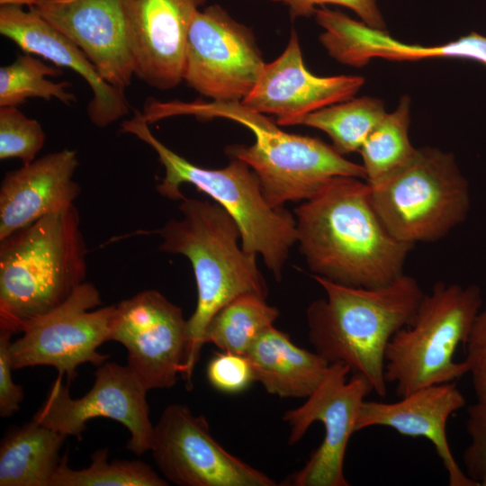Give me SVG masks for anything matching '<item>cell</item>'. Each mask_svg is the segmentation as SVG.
Listing matches in <instances>:
<instances>
[{"label":"cell","instance_id":"obj_1","mask_svg":"<svg viewBox=\"0 0 486 486\" xmlns=\"http://www.w3.org/2000/svg\"><path fill=\"white\" fill-rule=\"evenodd\" d=\"M294 217L300 250L313 275L372 288L403 274L413 245L387 230L367 182L335 176L298 206Z\"/></svg>","mask_w":486,"mask_h":486},{"label":"cell","instance_id":"obj_2","mask_svg":"<svg viewBox=\"0 0 486 486\" xmlns=\"http://www.w3.org/2000/svg\"><path fill=\"white\" fill-rule=\"evenodd\" d=\"M141 113L148 124L190 115L204 121L226 119L249 129L255 143L228 146L226 152L247 163L255 172L266 200L274 208L310 199L335 176L366 178L362 165L346 159L333 146L318 138L285 132L240 101L187 103L148 98Z\"/></svg>","mask_w":486,"mask_h":486},{"label":"cell","instance_id":"obj_3","mask_svg":"<svg viewBox=\"0 0 486 486\" xmlns=\"http://www.w3.org/2000/svg\"><path fill=\"white\" fill-rule=\"evenodd\" d=\"M326 297L306 310L308 337L315 352L329 364L341 363L364 376L384 398L385 351L393 335L409 325L424 295L407 274L379 287H353L313 275Z\"/></svg>","mask_w":486,"mask_h":486},{"label":"cell","instance_id":"obj_4","mask_svg":"<svg viewBox=\"0 0 486 486\" xmlns=\"http://www.w3.org/2000/svg\"><path fill=\"white\" fill-rule=\"evenodd\" d=\"M179 210L181 218L169 220L157 233L162 238L159 249L187 257L195 276L197 303L187 320L189 343L183 376L191 387L212 318L238 296L256 294L266 299L267 285L256 255L238 245L239 228L222 206L184 197Z\"/></svg>","mask_w":486,"mask_h":486},{"label":"cell","instance_id":"obj_5","mask_svg":"<svg viewBox=\"0 0 486 486\" xmlns=\"http://www.w3.org/2000/svg\"><path fill=\"white\" fill-rule=\"evenodd\" d=\"M86 245L75 204L0 240V330L21 333L85 282Z\"/></svg>","mask_w":486,"mask_h":486},{"label":"cell","instance_id":"obj_6","mask_svg":"<svg viewBox=\"0 0 486 486\" xmlns=\"http://www.w3.org/2000/svg\"><path fill=\"white\" fill-rule=\"evenodd\" d=\"M148 125L141 112L134 110L132 117L122 122L121 130L158 154L165 168V176L156 186L158 193L182 201L181 185L190 184L208 194L237 222L243 249L260 255L275 279L280 280L290 249L297 242L295 217L283 207L274 208L267 202L258 177L244 161L231 158L220 169L198 166L164 145Z\"/></svg>","mask_w":486,"mask_h":486},{"label":"cell","instance_id":"obj_7","mask_svg":"<svg viewBox=\"0 0 486 486\" xmlns=\"http://www.w3.org/2000/svg\"><path fill=\"white\" fill-rule=\"evenodd\" d=\"M482 304L475 284L439 282L423 295L412 321L393 335L385 351V380L400 397L468 374L465 362H455L454 356L466 342Z\"/></svg>","mask_w":486,"mask_h":486},{"label":"cell","instance_id":"obj_8","mask_svg":"<svg viewBox=\"0 0 486 486\" xmlns=\"http://www.w3.org/2000/svg\"><path fill=\"white\" fill-rule=\"evenodd\" d=\"M369 185L387 230L412 245L446 236L466 219L470 209L468 180L454 156L437 148H418L406 166Z\"/></svg>","mask_w":486,"mask_h":486},{"label":"cell","instance_id":"obj_9","mask_svg":"<svg viewBox=\"0 0 486 486\" xmlns=\"http://www.w3.org/2000/svg\"><path fill=\"white\" fill-rule=\"evenodd\" d=\"M100 304L98 289L84 282L62 304L29 321L9 346L14 370L52 366L71 382L80 364L106 362L110 356L97 349L110 340L115 304Z\"/></svg>","mask_w":486,"mask_h":486},{"label":"cell","instance_id":"obj_10","mask_svg":"<svg viewBox=\"0 0 486 486\" xmlns=\"http://www.w3.org/2000/svg\"><path fill=\"white\" fill-rule=\"evenodd\" d=\"M266 63L252 31L219 4L199 10L191 23L183 81L213 101H242Z\"/></svg>","mask_w":486,"mask_h":486},{"label":"cell","instance_id":"obj_11","mask_svg":"<svg viewBox=\"0 0 486 486\" xmlns=\"http://www.w3.org/2000/svg\"><path fill=\"white\" fill-rule=\"evenodd\" d=\"M348 366L329 364L320 386L300 407L287 410L283 419L288 423L289 445L299 442L312 423L323 424L325 435L320 446L305 465L290 478L293 486H348L344 461L348 441L356 431L359 410L372 391L367 379L354 374Z\"/></svg>","mask_w":486,"mask_h":486},{"label":"cell","instance_id":"obj_12","mask_svg":"<svg viewBox=\"0 0 486 486\" xmlns=\"http://www.w3.org/2000/svg\"><path fill=\"white\" fill-rule=\"evenodd\" d=\"M110 340L124 346L126 365L147 391L169 389L183 379L187 320L158 291L145 290L115 304Z\"/></svg>","mask_w":486,"mask_h":486},{"label":"cell","instance_id":"obj_13","mask_svg":"<svg viewBox=\"0 0 486 486\" xmlns=\"http://www.w3.org/2000/svg\"><path fill=\"white\" fill-rule=\"evenodd\" d=\"M94 382L87 393L73 399L58 375L32 419L66 436L81 440L86 422L108 418L127 428L126 448L137 455L150 451L154 426L150 421L147 390L127 365L106 361L97 366Z\"/></svg>","mask_w":486,"mask_h":486},{"label":"cell","instance_id":"obj_14","mask_svg":"<svg viewBox=\"0 0 486 486\" xmlns=\"http://www.w3.org/2000/svg\"><path fill=\"white\" fill-rule=\"evenodd\" d=\"M150 451L167 482L180 486H275L266 473L224 449L207 419L184 404L168 405L154 426Z\"/></svg>","mask_w":486,"mask_h":486},{"label":"cell","instance_id":"obj_15","mask_svg":"<svg viewBox=\"0 0 486 486\" xmlns=\"http://www.w3.org/2000/svg\"><path fill=\"white\" fill-rule=\"evenodd\" d=\"M135 76L160 91L183 81L187 36L206 0H122Z\"/></svg>","mask_w":486,"mask_h":486},{"label":"cell","instance_id":"obj_16","mask_svg":"<svg viewBox=\"0 0 486 486\" xmlns=\"http://www.w3.org/2000/svg\"><path fill=\"white\" fill-rule=\"evenodd\" d=\"M73 41L101 76L125 91L134 74L122 0H40L28 8Z\"/></svg>","mask_w":486,"mask_h":486},{"label":"cell","instance_id":"obj_17","mask_svg":"<svg viewBox=\"0 0 486 486\" xmlns=\"http://www.w3.org/2000/svg\"><path fill=\"white\" fill-rule=\"evenodd\" d=\"M364 79L360 76H318L304 65L298 35L292 29L285 50L266 63L253 90L241 103L277 120L300 117L353 98Z\"/></svg>","mask_w":486,"mask_h":486},{"label":"cell","instance_id":"obj_18","mask_svg":"<svg viewBox=\"0 0 486 486\" xmlns=\"http://www.w3.org/2000/svg\"><path fill=\"white\" fill-rule=\"evenodd\" d=\"M0 34L23 52L68 68L84 78L93 92L86 112L94 126L105 128L129 114L130 106L124 91L106 82L73 41L32 10L0 6Z\"/></svg>","mask_w":486,"mask_h":486},{"label":"cell","instance_id":"obj_19","mask_svg":"<svg viewBox=\"0 0 486 486\" xmlns=\"http://www.w3.org/2000/svg\"><path fill=\"white\" fill-rule=\"evenodd\" d=\"M398 401L364 400L356 431L374 426L388 427L410 437H424L434 446L447 472L450 486H480L460 468L446 435L451 415L466 405L455 383L446 382L420 388Z\"/></svg>","mask_w":486,"mask_h":486},{"label":"cell","instance_id":"obj_20","mask_svg":"<svg viewBox=\"0 0 486 486\" xmlns=\"http://www.w3.org/2000/svg\"><path fill=\"white\" fill-rule=\"evenodd\" d=\"M76 150L49 153L4 174L0 186V240L44 216L74 204Z\"/></svg>","mask_w":486,"mask_h":486},{"label":"cell","instance_id":"obj_21","mask_svg":"<svg viewBox=\"0 0 486 486\" xmlns=\"http://www.w3.org/2000/svg\"><path fill=\"white\" fill-rule=\"evenodd\" d=\"M256 382L281 398H308L325 378L329 363L316 352L292 343L273 326L265 330L245 355Z\"/></svg>","mask_w":486,"mask_h":486},{"label":"cell","instance_id":"obj_22","mask_svg":"<svg viewBox=\"0 0 486 486\" xmlns=\"http://www.w3.org/2000/svg\"><path fill=\"white\" fill-rule=\"evenodd\" d=\"M66 437L33 419L11 428L0 445V486H50Z\"/></svg>","mask_w":486,"mask_h":486},{"label":"cell","instance_id":"obj_23","mask_svg":"<svg viewBox=\"0 0 486 486\" xmlns=\"http://www.w3.org/2000/svg\"><path fill=\"white\" fill-rule=\"evenodd\" d=\"M386 112L377 98H351L305 115L277 120V125H303L324 131L341 155L359 151Z\"/></svg>","mask_w":486,"mask_h":486},{"label":"cell","instance_id":"obj_24","mask_svg":"<svg viewBox=\"0 0 486 486\" xmlns=\"http://www.w3.org/2000/svg\"><path fill=\"white\" fill-rule=\"evenodd\" d=\"M277 308L256 294H244L223 306L210 320L204 344L220 351L246 355L257 338L279 317Z\"/></svg>","mask_w":486,"mask_h":486},{"label":"cell","instance_id":"obj_25","mask_svg":"<svg viewBox=\"0 0 486 486\" xmlns=\"http://www.w3.org/2000/svg\"><path fill=\"white\" fill-rule=\"evenodd\" d=\"M410 122V100L403 96L397 108L386 112L364 140L359 152L369 184L386 178L414 158L418 148L409 138Z\"/></svg>","mask_w":486,"mask_h":486},{"label":"cell","instance_id":"obj_26","mask_svg":"<svg viewBox=\"0 0 486 486\" xmlns=\"http://www.w3.org/2000/svg\"><path fill=\"white\" fill-rule=\"evenodd\" d=\"M62 74L61 68L48 65L32 54L18 55L13 63L0 68V107H18L31 98L57 99L71 105L76 102V97L68 91L69 82L47 78Z\"/></svg>","mask_w":486,"mask_h":486},{"label":"cell","instance_id":"obj_27","mask_svg":"<svg viewBox=\"0 0 486 486\" xmlns=\"http://www.w3.org/2000/svg\"><path fill=\"white\" fill-rule=\"evenodd\" d=\"M91 464L74 470L68 464V455L53 476L50 486H166L148 464L140 460L108 461V448L96 450L91 455Z\"/></svg>","mask_w":486,"mask_h":486},{"label":"cell","instance_id":"obj_28","mask_svg":"<svg viewBox=\"0 0 486 486\" xmlns=\"http://www.w3.org/2000/svg\"><path fill=\"white\" fill-rule=\"evenodd\" d=\"M40 123L18 107H0V159L19 158L23 165L36 159L45 143Z\"/></svg>","mask_w":486,"mask_h":486},{"label":"cell","instance_id":"obj_29","mask_svg":"<svg viewBox=\"0 0 486 486\" xmlns=\"http://www.w3.org/2000/svg\"><path fill=\"white\" fill-rule=\"evenodd\" d=\"M209 383L225 393H238L256 382L252 365L245 355L222 352L212 356L206 368Z\"/></svg>","mask_w":486,"mask_h":486},{"label":"cell","instance_id":"obj_30","mask_svg":"<svg viewBox=\"0 0 486 486\" xmlns=\"http://www.w3.org/2000/svg\"><path fill=\"white\" fill-rule=\"evenodd\" d=\"M466 415V431L471 441L463 455L464 472L482 486L486 481V400L469 405Z\"/></svg>","mask_w":486,"mask_h":486},{"label":"cell","instance_id":"obj_31","mask_svg":"<svg viewBox=\"0 0 486 486\" xmlns=\"http://www.w3.org/2000/svg\"><path fill=\"white\" fill-rule=\"evenodd\" d=\"M464 346L476 400H486V306L479 311Z\"/></svg>","mask_w":486,"mask_h":486},{"label":"cell","instance_id":"obj_32","mask_svg":"<svg viewBox=\"0 0 486 486\" xmlns=\"http://www.w3.org/2000/svg\"><path fill=\"white\" fill-rule=\"evenodd\" d=\"M285 4L292 19L309 17L315 14L318 5L338 4L352 10L363 22L370 27L385 30L383 17L376 0H272Z\"/></svg>","mask_w":486,"mask_h":486},{"label":"cell","instance_id":"obj_33","mask_svg":"<svg viewBox=\"0 0 486 486\" xmlns=\"http://www.w3.org/2000/svg\"><path fill=\"white\" fill-rule=\"evenodd\" d=\"M13 334L0 330V416L7 418L18 412L23 400V390L14 382L10 355Z\"/></svg>","mask_w":486,"mask_h":486},{"label":"cell","instance_id":"obj_34","mask_svg":"<svg viewBox=\"0 0 486 486\" xmlns=\"http://www.w3.org/2000/svg\"><path fill=\"white\" fill-rule=\"evenodd\" d=\"M40 0H0V6L13 5V6H28V8L36 4Z\"/></svg>","mask_w":486,"mask_h":486},{"label":"cell","instance_id":"obj_35","mask_svg":"<svg viewBox=\"0 0 486 486\" xmlns=\"http://www.w3.org/2000/svg\"><path fill=\"white\" fill-rule=\"evenodd\" d=\"M482 486H486V481L482 484Z\"/></svg>","mask_w":486,"mask_h":486}]
</instances>
